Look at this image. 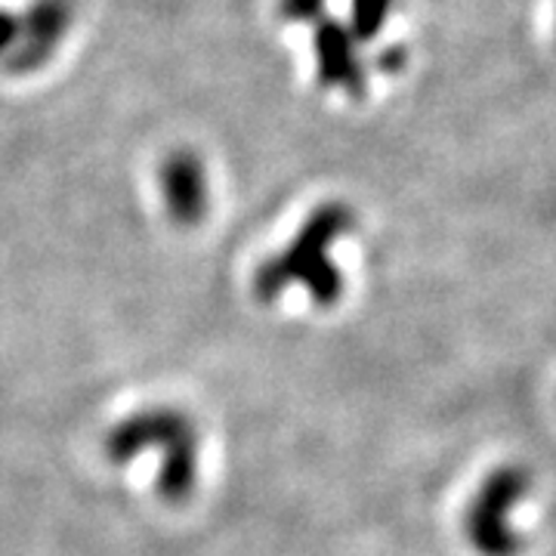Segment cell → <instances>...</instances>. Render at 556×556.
Instances as JSON below:
<instances>
[{"label":"cell","instance_id":"3957f363","mask_svg":"<svg viewBox=\"0 0 556 556\" xmlns=\"http://www.w3.org/2000/svg\"><path fill=\"white\" fill-rule=\"evenodd\" d=\"M346 229V219L338 211L318 219L316 226L300 241L298 251L288 260H281L273 273L263 276V298L273 300L278 291L291 285H306L316 303H334L340 294V273L338 266L328 260V244L338 241V236Z\"/></svg>","mask_w":556,"mask_h":556},{"label":"cell","instance_id":"6da1fadb","mask_svg":"<svg viewBox=\"0 0 556 556\" xmlns=\"http://www.w3.org/2000/svg\"><path fill=\"white\" fill-rule=\"evenodd\" d=\"M161 455V492L164 497L189 495L199 473V433L189 417L167 408L130 417L109 437V457L127 460L130 455Z\"/></svg>","mask_w":556,"mask_h":556},{"label":"cell","instance_id":"7a4b0ae2","mask_svg":"<svg viewBox=\"0 0 556 556\" xmlns=\"http://www.w3.org/2000/svg\"><path fill=\"white\" fill-rule=\"evenodd\" d=\"M529 495V473L522 467H501L482 482L467 510V535L482 556H517L522 538L514 529V510Z\"/></svg>","mask_w":556,"mask_h":556}]
</instances>
